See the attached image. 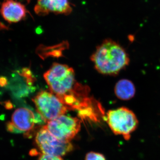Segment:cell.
<instances>
[{
  "mask_svg": "<svg viewBox=\"0 0 160 160\" xmlns=\"http://www.w3.org/2000/svg\"><path fill=\"white\" fill-rule=\"evenodd\" d=\"M91 59L101 74L114 76L128 66L129 58L125 49L111 39L105 40L97 47Z\"/></svg>",
  "mask_w": 160,
  "mask_h": 160,
  "instance_id": "obj_1",
  "label": "cell"
},
{
  "mask_svg": "<svg viewBox=\"0 0 160 160\" xmlns=\"http://www.w3.org/2000/svg\"><path fill=\"white\" fill-rule=\"evenodd\" d=\"M105 119L115 134L122 136L127 140L130 138L132 133L138 125V121L136 115L126 107L109 110Z\"/></svg>",
  "mask_w": 160,
  "mask_h": 160,
  "instance_id": "obj_2",
  "label": "cell"
},
{
  "mask_svg": "<svg viewBox=\"0 0 160 160\" xmlns=\"http://www.w3.org/2000/svg\"><path fill=\"white\" fill-rule=\"evenodd\" d=\"M38 113L46 122L64 115L69 110L67 106L51 92L42 91L32 99Z\"/></svg>",
  "mask_w": 160,
  "mask_h": 160,
  "instance_id": "obj_3",
  "label": "cell"
},
{
  "mask_svg": "<svg viewBox=\"0 0 160 160\" xmlns=\"http://www.w3.org/2000/svg\"><path fill=\"white\" fill-rule=\"evenodd\" d=\"M35 141L42 154L61 157L73 149L70 142L62 141L55 137L45 126L38 132Z\"/></svg>",
  "mask_w": 160,
  "mask_h": 160,
  "instance_id": "obj_4",
  "label": "cell"
},
{
  "mask_svg": "<svg viewBox=\"0 0 160 160\" xmlns=\"http://www.w3.org/2000/svg\"><path fill=\"white\" fill-rule=\"evenodd\" d=\"M55 137L70 142L81 129V121L78 118L62 115L47 123L45 126Z\"/></svg>",
  "mask_w": 160,
  "mask_h": 160,
  "instance_id": "obj_5",
  "label": "cell"
},
{
  "mask_svg": "<svg viewBox=\"0 0 160 160\" xmlns=\"http://www.w3.org/2000/svg\"><path fill=\"white\" fill-rule=\"evenodd\" d=\"M11 122L17 133L24 132L26 135L32 131L37 123L46 122L38 113L27 108H18L12 113Z\"/></svg>",
  "mask_w": 160,
  "mask_h": 160,
  "instance_id": "obj_6",
  "label": "cell"
},
{
  "mask_svg": "<svg viewBox=\"0 0 160 160\" xmlns=\"http://www.w3.org/2000/svg\"><path fill=\"white\" fill-rule=\"evenodd\" d=\"M36 13L44 16L50 12L69 14L72 11L69 0H38L34 9Z\"/></svg>",
  "mask_w": 160,
  "mask_h": 160,
  "instance_id": "obj_7",
  "label": "cell"
},
{
  "mask_svg": "<svg viewBox=\"0 0 160 160\" xmlns=\"http://www.w3.org/2000/svg\"><path fill=\"white\" fill-rule=\"evenodd\" d=\"M27 12L25 6L16 0H4L0 9L1 15L9 23L22 21L26 17Z\"/></svg>",
  "mask_w": 160,
  "mask_h": 160,
  "instance_id": "obj_8",
  "label": "cell"
},
{
  "mask_svg": "<svg viewBox=\"0 0 160 160\" xmlns=\"http://www.w3.org/2000/svg\"><path fill=\"white\" fill-rule=\"evenodd\" d=\"M114 92L119 99L129 100L134 96L135 87L134 84L129 80L122 79L118 81L115 85Z\"/></svg>",
  "mask_w": 160,
  "mask_h": 160,
  "instance_id": "obj_9",
  "label": "cell"
},
{
  "mask_svg": "<svg viewBox=\"0 0 160 160\" xmlns=\"http://www.w3.org/2000/svg\"><path fill=\"white\" fill-rule=\"evenodd\" d=\"M86 160H106L103 154L91 152L86 154Z\"/></svg>",
  "mask_w": 160,
  "mask_h": 160,
  "instance_id": "obj_10",
  "label": "cell"
},
{
  "mask_svg": "<svg viewBox=\"0 0 160 160\" xmlns=\"http://www.w3.org/2000/svg\"><path fill=\"white\" fill-rule=\"evenodd\" d=\"M38 160H63L60 157L54 156L44 154H41L39 157Z\"/></svg>",
  "mask_w": 160,
  "mask_h": 160,
  "instance_id": "obj_11",
  "label": "cell"
},
{
  "mask_svg": "<svg viewBox=\"0 0 160 160\" xmlns=\"http://www.w3.org/2000/svg\"><path fill=\"white\" fill-rule=\"evenodd\" d=\"M6 126L7 131L11 132H14V133H17L14 126L12 125L11 122H7Z\"/></svg>",
  "mask_w": 160,
  "mask_h": 160,
  "instance_id": "obj_12",
  "label": "cell"
},
{
  "mask_svg": "<svg viewBox=\"0 0 160 160\" xmlns=\"http://www.w3.org/2000/svg\"><path fill=\"white\" fill-rule=\"evenodd\" d=\"M8 84V80L7 78L5 77H0V86L5 87Z\"/></svg>",
  "mask_w": 160,
  "mask_h": 160,
  "instance_id": "obj_13",
  "label": "cell"
},
{
  "mask_svg": "<svg viewBox=\"0 0 160 160\" xmlns=\"http://www.w3.org/2000/svg\"><path fill=\"white\" fill-rule=\"evenodd\" d=\"M5 106L6 108V109H12V105L11 103L9 102H6L5 103Z\"/></svg>",
  "mask_w": 160,
  "mask_h": 160,
  "instance_id": "obj_14",
  "label": "cell"
}]
</instances>
